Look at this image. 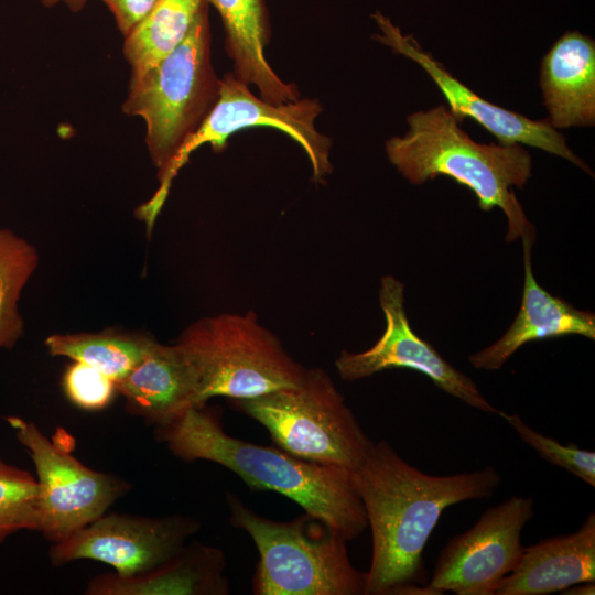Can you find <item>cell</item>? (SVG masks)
Returning a JSON list of instances; mask_svg holds the SVG:
<instances>
[{
  "label": "cell",
  "mask_w": 595,
  "mask_h": 595,
  "mask_svg": "<svg viewBox=\"0 0 595 595\" xmlns=\"http://www.w3.org/2000/svg\"><path fill=\"white\" fill-rule=\"evenodd\" d=\"M350 477L372 537L365 595L402 594L424 581L423 550L443 511L490 497L501 482L493 466L447 476L425 474L386 441L372 444Z\"/></svg>",
  "instance_id": "obj_1"
},
{
  "label": "cell",
  "mask_w": 595,
  "mask_h": 595,
  "mask_svg": "<svg viewBox=\"0 0 595 595\" xmlns=\"http://www.w3.org/2000/svg\"><path fill=\"white\" fill-rule=\"evenodd\" d=\"M159 440L176 457L210 461L239 476L251 489L283 495L327 524L346 541L368 527L350 470L301 459L280 447L257 445L228 435L213 409L190 408L156 426Z\"/></svg>",
  "instance_id": "obj_2"
},
{
  "label": "cell",
  "mask_w": 595,
  "mask_h": 595,
  "mask_svg": "<svg viewBox=\"0 0 595 595\" xmlns=\"http://www.w3.org/2000/svg\"><path fill=\"white\" fill-rule=\"evenodd\" d=\"M407 122L408 132L388 139L385 149L410 184L448 176L474 193L482 210L499 207L504 212L507 242L536 235L513 192L526 185L532 170L531 155L521 144L475 142L444 105L413 112Z\"/></svg>",
  "instance_id": "obj_3"
},
{
  "label": "cell",
  "mask_w": 595,
  "mask_h": 595,
  "mask_svg": "<svg viewBox=\"0 0 595 595\" xmlns=\"http://www.w3.org/2000/svg\"><path fill=\"white\" fill-rule=\"evenodd\" d=\"M230 523L246 531L259 552L252 578L256 595H365L367 572L356 570L347 541L304 513L275 521L226 494Z\"/></svg>",
  "instance_id": "obj_4"
},
{
  "label": "cell",
  "mask_w": 595,
  "mask_h": 595,
  "mask_svg": "<svg viewBox=\"0 0 595 595\" xmlns=\"http://www.w3.org/2000/svg\"><path fill=\"white\" fill-rule=\"evenodd\" d=\"M205 2L183 42L155 66L130 77L122 111L145 123V144L158 177L215 106L220 78L212 63V33Z\"/></svg>",
  "instance_id": "obj_5"
},
{
  "label": "cell",
  "mask_w": 595,
  "mask_h": 595,
  "mask_svg": "<svg viewBox=\"0 0 595 595\" xmlns=\"http://www.w3.org/2000/svg\"><path fill=\"white\" fill-rule=\"evenodd\" d=\"M231 401L278 447L304 461L353 470L374 444L322 368L306 369L295 387Z\"/></svg>",
  "instance_id": "obj_6"
},
{
  "label": "cell",
  "mask_w": 595,
  "mask_h": 595,
  "mask_svg": "<svg viewBox=\"0 0 595 595\" xmlns=\"http://www.w3.org/2000/svg\"><path fill=\"white\" fill-rule=\"evenodd\" d=\"M178 344L198 375L197 407L214 397L249 399L295 387L306 370L253 312L203 318Z\"/></svg>",
  "instance_id": "obj_7"
},
{
  "label": "cell",
  "mask_w": 595,
  "mask_h": 595,
  "mask_svg": "<svg viewBox=\"0 0 595 595\" xmlns=\"http://www.w3.org/2000/svg\"><path fill=\"white\" fill-rule=\"evenodd\" d=\"M322 106L313 99H298L274 105L256 96L249 85L239 80L232 72L220 78L219 97L199 128L185 141L165 172L160 175V185L154 195L141 205L137 215L151 229L160 213L178 170L190 154L205 143L215 152L226 148L235 132L253 127L274 128L286 133L306 153L313 170L314 181L320 182L333 171L329 161L332 141L315 127Z\"/></svg>",
  "instance_id": "obj_8"
},
{
  "label": "cell",
  "mask_w": 595,
  "mask_h": 595,
  "mask_svg": "<svg viewBox=\"0 0 595 595\" xmlns=\"http://www.w3.org/2000/svg\"><path fill=\"white\" fill-rule=\"evenodd\" d=\"M19 442L29 452L37 475V531L53 543L94 521L125 493L129 484L96 472L48 440L33 422L8 416Z\"/></svg>",
  "instance_id": "obj_9"
},
{
  "label": "cell",
  "mask_w": 595,
  "mask_h": 595,
  "mask_svg": "<svg viewBox=\"0 0 595 595\" xmlns=\"http://www.w3.org/2000/svg\"><path fill=\"white\" fill-rule=\"evenodd\" d=\"M532 516L533 499L517 495L485 510L470 529L446 543L428 586L436 594L495 595L520 562L521 532Z\"/></svg>",
  "instance_id": "obj_10"
},
{
  "label": "cell",
  "mask_w": 595,
  "mask_h": 595,
  "mask_svg": "<svg viewBox=\"0 0 595 595\" xmlns=\"http://www.w3.org/2000/svg\"><path fill=\"white\" fill-rule=\"evenodd\" d=\"M199 528L197 520L182 515L154 518L104 513L54 543L50 561L61 566L89 559L112 566L120 576L137 575L176 555Z\"/></svg>",
  "instance_id": "obj_11"
},
{
  "label": "cell",
  "mask_w": 595,
  "mask_h": 595,
  "mask_svg": "<svg viewBox=\"0 0 595 595\" xmlns=\"http://www.w3.org/2000/svg\"><path fill=\"white\" fill-rule=\"evenodd\" d=\"M379 303L386 320L385 331L369 349L339 354L335 366L342 379L356 381L386 369L408 368L425 375L436 387L472 408L499 413L468 376L413 332L405 312L402 282L392 275H383Z\"/></svg>",
  "instance_id": "obj_12"
},
{
  "label": "cell",
  "mask_w": 595,
  "mask_h": 595,
  "mask_svg": "<svg viewBox=\"0 0 595 595\" xmlns=\"http://www.w3.org/2000/svg\"><path fill=\"white\" fill-rule=\"evenodd\" d=\"M372 18L381 31V34L375 37L393 52L411 58L428 73L458 122L466 117L470 118L494 134L499 144L518 143L538 148L561 156L592 174L587 164L574 154L567 147L564 136L558 132L548 119L533 120L483 99L426 53L412 35H403L400 29L380 12L372 14Z\"/></svg>",
  "instance_id": "obj_13"
},
{
  "label": "cell",
  "mask_w": 595,
  "mask_h": 595,
  "mask_svg": "<svg viewBox=\"0 0 595 595\" xmlns=\"http://www.w3.org/2000/svg\"><path fill=\"white\" fill-rule=\"evenodd\" d=\"M536 235L521 237L524 283L520 310L506 333L488 347L472 354L469 363L477 369H500L524 344L569 335L595 339V315L578 310L545 291L536 280L531 249Z\"/></svg>",
  "instance_id": "obj_14"
},
{
  "label": "cell",
  "mask_w": 595,
  "mask_h": 595,
  "mask_svg": "<svg viewBox=\"0 0 595 595\" xmlns=\"http://www.w3.org/2000/svg\"><path fill=\"white\" fill-rule=\"evenodd\" d=\"M116 386L126 399L127 411L156 426L197 407L198 375L178 343L169 346L155 342Z\"/></svg>",
  "instance_id": "obj_15"
},
{
  "label": "cell",
  "mask_w": 595,
  "mask_h": 595,
  "mask_svg": "<svg viewBox=\"0 0 595 595\" xmlns=\"http://www.w3.org/2000/svg\"><path fill=\"white\" fill-rule=\"evenodd\" d=\"M543 102L554 129L595 125V42L567 31L543 56L540 67Z\"/></svg>",
  "instance_id": "obj_16"
},
{
  "label": "cell",
  "mask_w": 595,
  "mask_h": 595,
  "mask_svg": "<svg viewBox=\"0 0 595 595\" xmlns=\"http://www.w3.org/2000/svg\"><path fill=\"white\" fill-rule=\"evenodd\" d=\"M583 582H595L594 512L571 534L524 547L519 564L495 595H547Z\"/></svg>",
  "instance_id": "obj_17"
},
{
  "label": "cell",
  "mask_w": 595,
  "mask_h": 595,
  "mask_svg": "<svg viewBox=\"0 0 595 595\" xmlns=\"http://www.w3.org/2000/svg\"><path fill=\"white\" fill-rule=\"evenodd\" d=\"M224 552L213 545L192 542L169 561L131 576L116 573L91 580L90 595H227Z\"/></svg>",
  "instance_id": "obj_18"
},
{
  "label": "cell",
  "mask_w": 595,
  "mask_h": 595,
  "mask_svg": "<svg viewBox=\"0 0 595 595\" xmlns=\"http://www.w3.org/2000/svg\"><path fill=\"white\" fill-rule=\"evenodd\" d=\"M220 14L225 48L234 63V75L253 85L268 102L280 105L300 99L294 84L283 82L268 63L264 48L271 28L264 0H205Z\"/></svg>",
  "instance_id": "obj_19"
},
{
  "label": "cell",
  "mask_w": 595,
  "mask_h": 595,
  "mask_svg": "<svg viewBox=\"0 0 595 595\" xmlns=\"http://www.w3.org/2000/svg\"><path fill=\"white\" fill-rule=\"evenodd\" d=\"M205 0H159L125 36L123 56L138 77L173 52L188 34Z\"/></svg>",
  "instance_id": "obj_20"
},
{
  "label": "cell",
  "mask_w": 595,
  "mask_h": 595,
  "mask_svg": "<svg viewBox=\"0 0 595 595\" xmlns=\"http://www.w3.org/2000/svg\"><path fill=\"white\" fill-rule=\"evenodd\" d=\"M154 343L155 340L143 335L115 332L55 334L45 340L51 355L65 356L87 364L115 382L125 378Z\"/></svg>",
  "instance_id": "obj_21"
},
{
  "label": "cell",
  "mask_w": 595,
  "mask_h": 595,
  "mask_svg": "<svg viewBox=\"0 0 595 595\" xmlns=\"http://www.w3.org/2000/svg\"><path fill=\"white\" fill-rule=\"evenodd\" d=\"M36 263L37 255L31 245L0 229V348H11L23 333L18 302Z\"/></svg>",
  "instance_id": "obj_22"
},
{
  "label": "cell",
  "mask_w": 595,
  "mask_h": 595,
  "mask_svg": "<svg viewBox=\"0 0 595 595\" xmlns=\"http://www.w3.org/2000/svg\"><path fill=\"white\" fill-rule=\"evenodd\" d=\"M39 485L26 470L0 457V543L21 530H37Z\"/></svg>",
  "instance_id": "obj_23"
},
{
  "label": "cell",
  "mask_w": 595,
  "mask_h": 595,
  "mask_svg": "<svg viewBox=\"0 0 595 595\" xmlns=\"http://www.w3.org/2000/svg\"><path fill=\"white\" fill-rule=\"evenodd\" d=\"M519 437L532 447L544 461L561 467L595 486V453L577 447L570 443L563 445L556 440L545 436L528 425L519 414H508L499 411Z\"/></svg>",
  "instance_id": "obj_24"
},
{
  "label": "cell",
  "mask_w": 595,
  "mask_h": 595,
  "mask_svg": "<svg viewBox=\"0 0 595 595\" xmlns=\"http://www.w3.org/2000/svg\"><path fill=\"white\" fill-rule=\"evenodd\" d=\"M66 397L78 408L88 411L108 407L117 391L116 382L96 368L74 361L63 377Z\"/></svg>",
  "instance_id": "obj_25"
},
{
  "label": "cell",
  "mask_w": 595,
  "mask_h": 595,
  "mask_svg": "<svg viewBox=\"0 0 595 595\" xmlns=\"http://www.w3.org/2000/svg\"><path fill=\"white\" fill-rule=\"evenodd\" d=\"M112 13L117 28L126 36L152 10L159 0H100Z\"/></svg>",
  "instance_id": "obj_26"
},
{
  "label": "cell",
  "mask_w": 595,
  "mask_h": 595,
  "mask_svg": "<svg viewBox=\"0 0 595 595\" xmlns=\"http://www.w3.org/2000/svg\"><path fill=\"white\" fill-rule=\"evenodd\" d=\"M595 593L594 582L577 583L561 591V594L565 595H589Z\"/></svg>",
  "instance_id": "obj_27"
},
{
  "label": "cell",
  "mask_w": 595,
  "mask_h": 595,
  "mask_svg": "<svg viewBox=\"0 0 595 595\" xmlns=\"http://www.w3.org/2000/svg\"><path fill=\"white\" fill-rule=\"evenodd\" d=\"M39 1L45 7H53L58 3H64L74 13L80 12L87 2V0H39Z\"/></svg>",
  "instance_id": "obj_28"
}]
</instances>
